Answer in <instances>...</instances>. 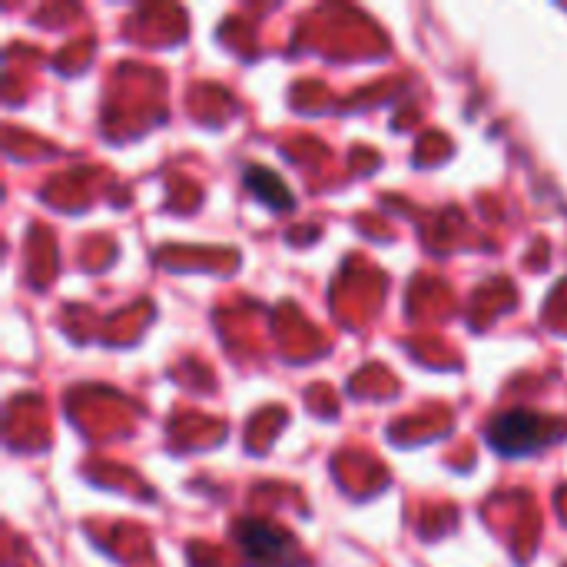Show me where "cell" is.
Returning <instances> with one entry per match:
<instances>
[{
    "instance_id": "obj_1",
    "label": "cell",
    "mask_w": 567,
    "mask_h": 567,
    "mask_svg": "<svg viewBox=\"0 0 567 567\" xmlns=\"http://www.w3.org/2000/svg\"><path fill=\"white\" fill-rule=\"evenodd\" d=\"M565 432V422L555 415H542L532 409H512L505 415H495L488 425V445L508 458L535 455L548 449Z\"/></svg>"
},
{
    "instance_id": "obj_2",
    "label": "cell",
    "mask_w": 567,
    "mask_h": 567,
    "mask_svg": "<svg viewBox=\"0 0 567 567\" xmlns=\"http://www.w3.org/2000/svg\"><path fill=\"white\" fill-rule=\"evenodd\" d=\"M243 567H306L302 548L292 532L266 518H243L233 528Z\"/></svg>"
},
{
    "instance_id": "obj_3",
    "label": "cell",
    "mask_w": 567,
    "mask_h": 567,
    "mask_svg": "<svg viewBox=\"0 0 567 567\" xmlns=\"http://www.w3.org/2000/svg\"><path fill=\"white\" fill-rule=\"evenodd\" d=\"M243 179H246L249 193H252L256 199H262L269 209H289V206H292V196H289V189L282 186V179H279L272 169H262V166H246Z\"/></svg>"
}]
</instances>
